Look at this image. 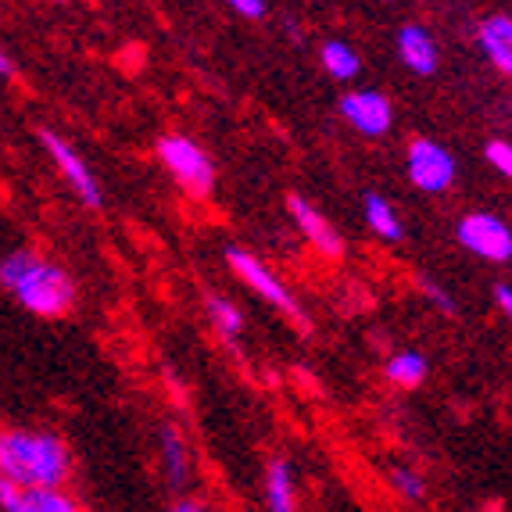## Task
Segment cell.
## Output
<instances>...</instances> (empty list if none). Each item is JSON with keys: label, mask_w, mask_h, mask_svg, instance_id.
Wrapping results in <instances>:
<instances>
[{"label": "cell", "mask_w": 512, "mask_h": 512, "mask_svg": "<svg viewBox=\"0 0 512 512\" xmlns=\"http://www.w3.org/2000/svg\"><path fill=\"white\" fill-rule=\"evenodd\" d=\"M265 491H269V509L273 512H291L294 509V487H291V470L287 462L276 459L269 466V480H265Z\"/></svg>", "instance_id": "12"}, {"label": "cell", "mask_w": 512, "mask_h": 512, "mask_svg": "<svg viewBox=\"0 0 512 512\" xmlns=\"http://www.w3.org/2000/svg\"><path fill=\"white\" fill-rule=\"evenodd\" d=\"M76 502L65 498L58 487H29L26 491V512H72Z\"/></svg>", "instance_id": "17"}, {"label": "cell", "mask_w": 512, "mask_h": 512, "mask_svg": "<svg viewBox=\"0 0 512 512\" xmlns=\"http://www.w3.org/2000/svg\"><path fill=\"white\" fill-rule=\"evenodd\" d=\"M391 487L402 498H409V502H419V498L427 495V484H423V477H416V473L405 470V466H394V470H391Z\"/></svg>", "instance_id": "19"}, {"label": "cell", "mask_w": 512, "mask_h": 512, "mask_svg": "<svg viewBox=\"0 0 512 512\" xmlns=\"http://www.w3.org/2000/svg\"><path fill=\"white\" fill-rule=\"evenodd\" d=\"M230 4L240 11V15H248V18H262L265 15V0H230Z\"/></svg>", "instance_id": "22"}, {"label": "cell", "mask_w": 512, "mask_h": 512, "mask_svg": "<svg viewBox=\"0 0 512 512\" xmlns=\"http://www.w3.org/2000/svg\"><path fill=\"white\" fill-rule=\"evenodd\" d=\"M40 140H43V147L51 151L54 162L61 165V172H65V180L72 183V190L83 197L86 205H90V208L101 205V190H97L94 176H90V169L83 165V158H79V154L72 151V147L65 144L61 137H54V133H40Z\"/></svg>", "instance_id": "7"}, {"label": "cell", "mask_w": 512, "mask_h": 512, "mask_svg": "<svg viewBox=\"0 0 512 512\" xmlns=\"http://www.w3.org/2000/svg\"><path fill=\"white\" fill-rule=\"evenodd\" d=\"M291 205V215H294V222H298V230L305 233L312 244H316L323 255H330V258H337L344 251V244H341V237H337V230H333L330 222L323 219V215L316 212V208L308 205L305 197H291L287 201Z\"/></svg>", "instance_id": "9"}, {"label": "cell", "mask_w": 512, "mask_h": 512, "mask_svg": "<svg viewBox=\"0 0 512 512\" xmlns=\"http://www.w3.org/2000/svg\"><path fill=\"white\" fill-rule=\"evenodd\" d=\"M176 509H180V512H201L205 505H201V502H180Z\"/></svg>", "instance_id": "26"}, {"label": "cell", "mask_w": 512, "mask_h": 512, "mask_svg": "<svg viewBox=\"0 0 512 512\" xmlns=\"http://www.w3.org/2000/svg\"><path fill=\"white\" fill-rule=\"evenodd\" d=\"M409 176L419 190L441 194L455 180V158L441 144H434V140H416L409 147Z\"/></svg>", "instance_id": "6"}, {"label": "cell", "mask_w": 512, "mask_h": 512, "mask_svg": "<svg viewBox=\"0 0 512 512\" xmlns=\"http://www.w3.org/2000/svg\"><path fill=\"white\" fill-rule=\"evenodd\" d=\"M480 47L502 72H512V18H487L480 26Z\"/></svg>", "instance_id": "11"}, {"label": "cell", "mask_w": 512, "mask_h": 512, "mask_svg": "<svg viewBox=\"0 0 512 512\" xmlns=\"http://www.w3.org/2000/svg\"><path fill=\"white\" fill-rule=\"evenodd\" d=\"M423 287H427V294H430V298H434V301H437V305H441V308H444V312H455V301H452V298H448V294H444V291H441V287H434V283H423Z\"/></svg>", "instance_id": "24"}, {"label": "cell", "mask_w": 512, "mask_h": 512, "mask_svg": "<svg viewBox=\"0 0 512 512\" xmlns=\"http://www.w3.org/2000/svg\"><path fill=\"white\" fill-rule=\"evenodd\" d=\"M162 455H165V477L172 487H183L187 480V452H183L180 434L172 427H162Z\"/></svg>", "instance_id": "14"}, {"label": "cell", "mask_w": 512, "mask_h": 512, "mask_svg": "<svg viewBox=\"0 0 512 512\" xmlns=\"http://www.w3.org/2000/svg\"><path fill=\"white\" fill-rule=\"evenodd\" d=\"M226 262L233 265V273H237L240 280L248 283L251 291L262 294L265 301H273V305H276V308H283V312H287L291 319L305 323V319H301L298 301H294L291 294H287V287H283V283L276 280V276L269 273V269H265V265L258 262L255 255H248V251H240V248H230V251H226Z\"/></svg>", "instance_id": "5"}, {"label": "cell", "mask_w": 512, "mask_h": 512, "mask_svg": "<svg viewBox=\"0 0 512 512\" xmlns=\"http://www.w3.org/2000/svg\"><path fill=\"white\" fill-rule=\"evenodd\" d=\"M0 283L15 294V301L36 316H61L69 312L76 287L58 265L43 262L33 251H15L0 262Z\"/></svg>", "instance_id": "1"}, {"label": "cell", "mask_w": 512, "mask_h": 512, "mask_svg": "<svg viewBox=\"0 0 512 512\" xmlns=\"http://www.w3.org/2000/svg\"><path fill=\"white\" fill-rule=\"evenodd\" d=\"M26 491H29L26 484L18 487L15 477H4L0 480V509L4 512H26Z\"/></svg>", "instance_id": "20"}, {"label": "cell", "mask_w": 512, "mask_h": 512, "mask_svg": "<svg viewBox=\"0 0 512 512\" xmlns=\"http://www.w3.org/2000/svg\"><path fill=\"white\" fill-rule=\"evenodd\" d=\"M0 473L26 487H58L69 473V455L54 434H4L0 441Z\"/></svg>", "instance_id": "2"}, {"label": "cell", "mask_w": 512, "mask_h": 512, "mask_svg": "<svg viewBox=\"0 0 512 512\" xmlns=\"http://www.w3.org/2000/svg\"><path fill=\"white\" fill-rule=\"evenodd\" d=\"M487 162L495 165L502 176H509L512 180V144H505V140H491V144H487Z\"/></svg>", "instance_id": "21"}, {"label": "cell", "mask_w": 512, "mask_h": 512, "mask_svg": "<svg viewBox=\"0 0 512 512\" xmlns=\"http://www.w3.org/2000/svg\"><path fill=\"white\" fill-rule=\"evenodd\" d=\"M495 298H498V305H502V312L509 316V323H512V287H509V283H498Z\"/></svg>", "instance_id": "23"}, {"label": "cell", "mask_w": 512, "mask_h": 512, "mask_svg": "<svg viewBox=\"0 0 512 512\" xmlns=\"http://www.w3.org/2000/svg\"><path fill=\"white\" fill-rule=\"evenodd\" d=\"M459 244L487 262H509L512 258V233L495 215H466L459 222Z\"/></svg>", "instance_id": "4"}, {"label": "cell", "mask_w": 512, "mask_h": 512, "mask_svg": "<svg viewBox=\"0 0 512 512\" xmlns=\"http://www.w3.org/2000/svg\"><path fill=\"white\" fill-rule=\"evenodd\" d=\"M0 76H4V79L15 76V61H11L8 54H0Z\"/></svg>", "instance_id": "25"}, {"label": "cell", "mask_w": 512, "mask_h": 512, "mask_svg": "<svg viewBox=\"0 0 512 512\" xmlns=\"http://www.w3.org/2000/svg\"><path fill=\"white\" fill-rule=\"evenodd\" d=\"M323 65H326V72H330L333 79L359 76V58H355V51H351L348 43H341V40H330L323 47Z\"/></svg>", "instance_id": "16"}, {"label": "cell", "mask_w": 512, "mask_h": 512, "mask_svg": "<svg viewBox=\"0 0 512 512\" xmlns=\"http://www.w3.org/2000/svg\"><path fill=\"white\" fill-rule=\"evenodd\" d=\"M362 205H366V222L373 226V233H380L387 240H402V222H398V215H394V208L387 205L384 197L366 194Z\"/></svg>", "instance_id": "13"}, {"label": "cell", "mask_w": 512, "mask_h": 512, "mask_svg": "<svg viewBox=\"0 0 512 512\" xmlns=\"http://www.w3.org/2000/svg\"><path fill=\"white\" fill-rule=\"evenodd\" d=\"M341 111H344V119L359 129V133H366V137H380V133L391 129V104L380 94H373V90L348 94L341 101Z\"/></svg>", "instance_id": "8"}, {"label": "cell", "mask_w": 512, "mask_h": 512, "mask_svg": "<svg viewBox=\"0 0 512 512\" xmlns=\"http://www.w3.org/2000/svg\"><path fill=\"white\" fill-rule=\"evenodd\" d=\"M398 54H402L405 65H409L412 72H419V76H430V72L437 69V47L419 26L402 29V36H398Z\"/></svg>", "instance_id": "10"}, {"label": "cell", "mask_w": 512, "mask_h": 512, "mask_svg": "<svg viewBox=\"0 0 512 512\" xmlns=\"http://www.w3.org/2000/svg\"><path fill=\"white\" fill-rule=\"evenodd\" d=\"M158 154H162V162L169 165V172L180 180V187L187 190L190 197H205L212 190L215 180V169L208 162V154L187 137H165L158 144Z\"/></svg>", "instance_id": "3"}, {"label": "cell", "mask_w": 512, "mask_h": 512, "mask_svg": "<svg viewBox=\"0 0 512 512\" xmlns=\"http://www.w3.org/2000/svg\"><path fill=\"white\" fill-rule=\"evenodd\" d=\"M208 316H212V323L219 326L226 337H237L240 326H244V319H240L237 308H233L226 298H219V294H208Z\"/></svg>", "instance_id": "18"}, {"label": "cell", "mask_w": 512, "mask_h": 512, "mask_svg": "<svg viewBox=\"0 0 512 512\" xmlns=\"http://www.w3.org/2000/svg\"><path fill=\"white\" fill-rule=\"evenodd\" d=\"M387 376H391L394 384L416 387V384H423V376H427V359L416 355V351H398V355L387 362Z\"/></svg>", "instance_id": "15"}]
</instances>
